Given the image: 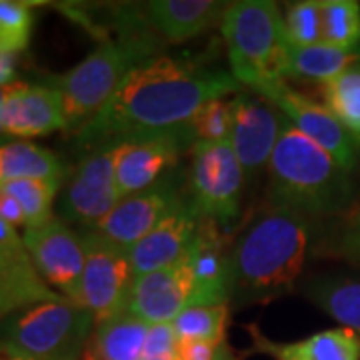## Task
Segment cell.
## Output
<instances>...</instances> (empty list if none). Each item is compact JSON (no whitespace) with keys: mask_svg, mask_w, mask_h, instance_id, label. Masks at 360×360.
I'll return each instance as SVG.
<instances>
[{"mask_svg":"<svg viewBox=\"0 0 360 360\" xmlns=\"http://www.w3.org/2000/svg\"><path fill=\"white\" fill-rule=\"evenodd\" d=\"M240 90L232 72L160 54L132 68L108 104L75 136L82 146L96 148L170 132L186 127L206 103Z\"/></svg>","mask_w":360,"mask_h":360,"instance_id":"6da1fadb","label":"cell"},{"mask_svg":"<svg viewBox=\"0 0 360 360\" xmlns=\"http://www.w3.org/2000/svg\"><path fill=\"white\" fill-rule=\"evenodd\" d=\"M307 217L272 210L258 217L231 248L232 300L266 304L295 290L312 246Z\"/></svg>","mask_w":360,"mask_h":360,"instance_id":"7a4b0ae2","label":"cell"},{"mask_svg":"<svg viewBox=\"0 0 360 360\" xmlns=\"http://www.w3.org/2000/svg\"><path fill=\"white\" fill-rule=\"evenodd\" d=\"M266 200L272 210L333 217L354 202L352 174L286 120L269 162Z\"/></svg>","mask_w":360,"mask_h":360,"instance_id":"3957f363","label":"cell"},{"mask_svg":"<svg viewBox=\"0 0 360 360\" xmlns=\"http://www.w3.org/2000/svg\"><path fill=\"white\" fill-rule=\"evenodd\" d=\"M158 37L146 26L142 8H136L132 25L116 40H106L75 68L56 80L63 96L66 129L77 134L112 98L120 82L132 68L160 56Z\"/></svg>","mask_w":360,"mask_h":360,"instance_id":"277c9868","label":"cell"},{"mask_svg":"<svg viewBox=\"0 0 360 360\" xmlns=\"http://www.w3.org/2000/svg\"><path fill=\"white\" fill-rule=\"evenodd\" d=\"M232 77L248 90L286 80V32L283 11L270 0L231 2L220 22Z\"/></svg>","mask_w":360,"mask_h":360,"instance_id":"5b68a950","label":"cell"},{"mask_svg":"<svg viewBox=\"0 0 360 360\" xmlns=\"http://www.w3.org/2000/svg\"><path fill=\"white\" fill-rule=\"evenodd\" d=\"M94 328L89 310L66 298L39 302L0 321V340L34 360L80 359Z\"/></svg>","mask_w":360,"mask_h":360,"instance_id":"8992f818","label":"cell"},{"mask_svg":"<svg viewBox=\"0 0 360 360\" xmlns=\"http://www.w3.org/2000/svg\"><path fill=\"white\" fill-rule=\"evenodd\" d=\"M80 236L84 243L80 307L89 310L94 324H98L129 310L136 272L129 250L92 231H84Z\"/></svg>","mask_w":360,"mask_h":360,"instance_id":"52a82bcc","label":"cell"},{"mask_svg":"<svg viewBox=\"0 0 360 360\" xmlns=\"http://www.w3.org/2000/svg\"><path fill=\"white\" fill-rule=\"evenodd\" d=\"M191 191L200 217L217 222L220 229L231 226L240 212V194L245 170L229 142L191 146Z\"/></svg>","mask_w":360,"mask_h":360,"instance_id":"ba28073f","label":"cell"},{"mask_svg":"<svg viewBox=\"0 0 360 360\" xmlns=\"http://www.w3.org/2000/svg\"><path fill=\"white\" fill-rule=\"evenodd\" d=\"M116 146L118 142H108L90 148L72 170L60 198L66 222L92 229L122 200L115 172Z\"/></svg>","mask_w":360,"mask_h":360,"instance_id":"9c48e42d","label":"cell"},{"mask_svg":"<svg viewBox=\"0 0 360 360\" xmlns=\"http://www.w3.org/2000/svg\"><path fill=\"white\" fill-rule=\"evenodd\" d=\"M252 92L269 98L298 132L316 142L345 170H348L350 174L356 170L359 165L356 141L324 104H319L307 94L290 89L286 80L266 82Z\"/></svg>","mask_w":360,"mask_h":360,"instance_id":"30bf717a","label":"cell"},{"mask_svg":"<svg viewBox=\"0 0 360 360\" xmlns=\"http://www.w3.org/2000/svg\"><path fill=\"white\" fill-rule=\"evenodd\" d=\"M26 250L32 258L42 281L66 300L80 304L84 243L63 220L52 219L40 226L25 229Z\"/></svg>","mask_w":360,"mask_h":360,"instance_id":"8fae6325","label":"cell"},{"mask_svg":"<svg viewBox=\"0 0 360 360\" xmlns=\"http://www.w3.org/2000/svg\"><path fill=\"white\" fill-rule=\"evenodd\" d=\"M194 139L188 124L182 129L118 142L115 158L116 184L120 196H130L150 188L168 176V170L176 167L184 148L193 146Z\"/></svg>","mask_w":360,"mask_h":360,"instance_id":"7c38bea8","label":"cell"},{"mask_svg":"<svg viewBox=\"0 0 360 360\" xmlns=\"http://www.w3.org/2000/svg\"><path fill=\"white\" fill-rule=\"evenodd\" d=\"M182 200L184 196L176 180L165 176L146 191L124 196L98 224L84 231L96 232L112 245L130 250Z\"/></svg>","mask_w":360,"mask_h":360,"instance_id":"4fadbf2b","label":"cell"},{"mask_svg":"<svg viewBox=\"0 0 360 360\" xmlns=\"http://www.w3.org/2000/svg\"><path fill=\"white\" fill-rule=\"evenodd\" d=\"M284 122L286 116L257 92L248 90L234 96V122L229 144L246 176H255L269 168Z\"/></svg>","mask_w":360,"mask_h":360,"instance_id":"5bb4252c","label":"cell"},{"mask_svg":"<svg viewBox=\"0 0 360 360\" xmlns=\"http://www.w3.org/2000/svg\"><path fill=\"white\" fill-rule=\"evenodd\" d=\"M60 298L65 296L42 281L22 236L0 219V321L26 307Z\"/></svg>","mask_w":360,"mask_h":360,"instance_id":"9a60e30c","label":"cell"},{"mask_svg":"<svg viewBox=\"0 0 360 360\" xmlns=\"http://www.w3.org/2000/svg\"><path fill=\"white\" fill-rule=\"evenodd\" d=\"M0 122L6 136L34 139L66 129L63 96L56 86L13 82L2 90Z\"/></svg>","mask_w":360,"mask_h":360,"instance_id":"2e32d148","label":"cell"},{"mask_svg":"<svg viewBox=\"0 0 360 360\" xmlns=\"http://www.w3.org/2000/svg\"><path fill=\"white\" fill-rule=\"evenodd\" d=\"M184 262L194 283L193 307L229 304L232 300V262L220 226L212 220H200Z\"/></svg>","mask_w":360,"mask_h":360,"instance_id":"e0dca14e","label":"cell"},{"mask_svg":"<svg viewBox=\"0 0 360 360\" xmlns=\"http://www.w3.org/2000/svg\"><path fill=\"white\" fill-rule=\"evenodd\" d=\"M193 274L184 258L174 266L136 276L129 312L146 324H170L182 310L193 307Z\"/></svg>","mask_w":360,"mask_h":360,"instance_id":"ac0fdd59","label":"cell"},{"mask_svg":"<svg viewBox=\"0 0 360 360\" xmlns=\"http://www.w3.org/2000/svg\"><path fill=\"white\" fill-rule=\"evenodd\" d=\"M200 212L193 200H182L167 219H162L141 243L129 250L136 276L168 269L180 262L200 226Z\"/></svg>","mask_w":360,"mask_h":360,"instance_id":"d6986e66","label":"cell"},{"mask_svg":"<svg viewBox=\"0 0 360 360\" xmlns=\"http://www.w3.org/2000/svg\"><path fill=\"white\" fill-rule=\"evenodd\" d=\"M229 4L219 0H150L142 4V16L158 39L180 44L219 26Z\"/></svg>","mask_w":360,"mask_h":360,"instance_id":"ffe728a7","label":"cell"},{"mask_svg":"<svg viewBox=\"0 0 360 360\" xmlns=\"http://www.w3.org/2000/svg\"><path fill=\"white\" fill-rule=\"evenodd\" d=\"M248 335L252 352L269 354L274 360H360V335L345 326L292 342L270 340L255 324L248 326Z\"/></svg>","mask_w":360,"mask_h":360,"instance_id":"44dd1931","label":"cell"},{"mask_svg":"<svg viewBox=\"0 0 360 360\" xmlns=\"http://www.w3.org/2000/svg\"><path fill=\"white\" fill-rule=\"evenodd\" d=\"M148 330L150 324L129 310L98 322L82 348V360H142Z\"/></svg>","mask_w":360,"mask_h":360,"instance_id":"7402d4cb","label":"cell"},{"mask_svg":"<svg viewBox=\"0 0 360 360\" xmlns=\"http://www.w3.org/2000/svg\"><path fill=\"white\" fill-rule=\"evenodd\" d=\"M302 296L335 319L340 326L360 335V278L348 274H314L302 283Z\"/></svg>","mask_w":360,"mask_h":360,"instance_id":"603a6c76","label":"cell"},{"mask_svg":"<svg viewBox=\"0 0 360 360\" xmlns=\"http://www.w3.org/2000/svg\"><path fill=\"white\" fill-rule=\"evenodd\" d=\"M65 167L52 150L34 142L0 144V184L14 180H63Z\"/></svg>","mask_w":360,"mask_h":360,"instance_id":"cb8c5ba5","label":"cell"},{"mask_svg":"<svg viewBox=\"0 0 360 360\" xmlns=\"http://www.w3.org/2000/svg\"><path fill=\"white\" fill-rule=\"evenodd\" d=\"M324 106L338 118V122L360 141V65L322 82Z\"/></svg>","mask_w":360,"mask_h":360,"instance_id":"d4e9b609","label":"cell"},{"mask_svg":"<svg viewBox=\"0 0 360 360\" xmlns=\"http://www.w3.org/2000/svg\"><path fill=\"white\" fill-rule=\"evenodd\" d=\"M229 304L214 307H188L170 322L179 340H205L212 345L226 342L229 326Z\"/></svg>","mask_w":360,"mask_h":360,"instance_id":"484cf974","label":"cell"},{"mask_svg":"<svg viewBox=\"0 0 360 360\" xmlns=\"http://www.w3.org/2000/svg\"><path fill=\"white\" fill-rule=\"evenodd\" d=\"M63 180H14L0 184L4 193H8L22 208L25 229L40 226L52 220V202L60 191Z\"/></svg>","mask_w":360,"mask_h":360,"instance_id":"4316f807","label":"cell"},{"mask_svg":"<svg viewBox=\"0 0 360 360\" xmlns=\"http://www.w3.org/2000/svg\"><path fill=\"white\" fill-rule=\"evenodd\" d=\"M322 34L328 46H360V2L322 0Z\"/></svg>","mask_w":360,"mask_h":360,"instance_id":"83f0119b","label":"cell"},{"mask_svg":"<svg viewBox=\"0 0 360 360\" xmlns=\"http://www.w3.org/2000/svg\"><path fill=\"white\" fill-rule=\"evenodd\" d=\"M234 122V98H214L206 103L188 122L194 142L222 144L231 141Z\"/></svg>","mask_w":360,"mask_h":360,"instance_id":"f1b7e54d","label":"cell"},{"mask_svg":"<svg viewBox=\"0 0 360 360\" xmlns=\"http://www.w3.org/2000/svg\"><path fill=\"white\" fill-rule=\"evenodd\" d=\"M284 32L296 46L324 44L322 34V0H300L286 4L283 13Z\"/></svg>","mask_w":360,"mask_h":360,"instance_id":"f546056e","label":"cell"},{"mask_svg":"<svg viewBox=\"0 0 360 360\" xmlns=\"http://www.w3.org/2000/svg\"><path fill=\"white\" fill-rule=\"evenodd\" d=\"M34 26L30 4L16 0H0V52L18 54L28 46Z\"/></svg>","mask_w":360,"mask_h":360,"instance_id":"4dcf8cb0","label":"cell"},{"mask_svg":"<svg viewBox=\"0 0 360 360\" xmlns=\"http://www.w3.org/2000/svg\"><path fill=\"white\" fill-rule=\"evenodd\" d=\"M142 360H182L179 336L172 324H150Z\"/></svg>","mask_w":360,"mask_h":360,"instance_id":"1f68e13d","label":"cell"},{"mask_svg":"<svg viewBox=\"0 0 360 360\" xmlns=\"http://www.w3.org/2000/svg\"><path fill=\"white\" fill-rule=\"evenodd\" d=\"M326 252L360 269V212L336 231L333 240L326 245Z\"/></svg>","mask_w":360,"mask_h":360,"instance_id":"d6a6232c","label":"cell"},{"mask_svg":"<svg viewBox=\"0 0 360 360\" xmlns=\"http://www.w3.org/2000/svg\"><path fill=\"white\" fill-rule=\"evenodd\" d=\"M180 359L182 360H214L219 352V345L205 340H179Z\"/></svg>","mask_w":360,"mask_h":360,"instance_id":"836d02e7","label":"cell"},{"mask_svg":"<svg viewBox=\"0 0 360 360\" xmlns=\"http://www.w3.org/2000/svg\"><path fill=\"white\" fill-rule=\"evenodd\" d=\"M0 219L4 222H8L11 226L18 229V226H25V214H22V208L20 205L14 200L13 196L8 193H4L0 188Z\"/></svg>","mask_w":360,"mask_h":360,"instance_id":"e575fe53","label":"cell"},{"mask_svg":"<svg viewBox=\"0 0 360 360\" xmlns=\"http://www.w3.org/2000/svg\"><path fill=\"white\" fill-rule=\"evenodd\" d=\"M14 78V56L0 52V89L13 84Z\"/></svg>","mask_w":360,"mask_h":360,"instance_id":"d590c367","label":"cell"},{"mask_svg":"<svg viewBox=\"0 0 360 360\" xmlns=\"http://www.w3.org/2000/svg\"><path fill=\"white\" fill-rule=\"evenodd\" d=\"M0 360H34L26 356L25 352H20L18 348L11 347L8 342L0 340Z\"/></svg>","mask_w":360,"mask_h":360,"instance_id":"8d00e7d4","label":"cell"},{"mask_svg":"<svg viewBox=\"0 0 360 360\" xmlns=\"http://www.w3.org/2000/svg\"><path fill=\"white\" fill-rule=\"evenodd\" d=\"M214 360H238V359L234 356V352L231 350V347L224 342V345H220L219 352H217V359Z\"/></svg>","mask_w":360,"mask_h":360,"instance_id":"74e56055","label":"cell"},{"mask_svg":"<svg viewBox=\"0 0 360 360\" xmlns=\"http://www.w3.org/2000/svg\"><path fill=\"white\" fill-rule=\"evenodd\" d=\"M4 136H6V134H4V129H2V122H0V144H4V142H2V139H4Z\"/></svg>","mask_w":360,"mask_h":360,"instance_id":"f35d334b","label":"cell"},{"mask_svg":"<svg viewBox=\"0 0 360 360\" xmlns=\"http://www.w3.org/2000/svg\"><path fill=\"white\" fill-rule=\"evenodd\" d=\"M63 360H78V359H63Z\"/></svg>","mask_w":360,"mask_h":360,"instance_id":"ab89813d","label":"cell"}]
</instances>
